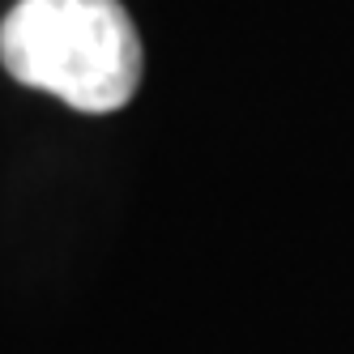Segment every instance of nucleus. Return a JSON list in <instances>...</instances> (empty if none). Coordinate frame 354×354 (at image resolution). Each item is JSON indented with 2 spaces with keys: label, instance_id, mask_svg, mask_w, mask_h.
Masks as SVG:
<instances>
[{
  "label": "nucleus",
  "instance_id": "nucleus-1",
  "mask_svg": "<svg viewBox=\"0 0 354 354\" xmlns=\"http://www.w3.org/2000/svg\"><path fill=\"white\" fill-rule=\"evenodd\" d=\"M13 82L86 115L120 111L141 86V39L120 0H17L0 21Z\"/></svg>",
  "mask_w": 354,
  "mask_h": 354
}]
</instances>
